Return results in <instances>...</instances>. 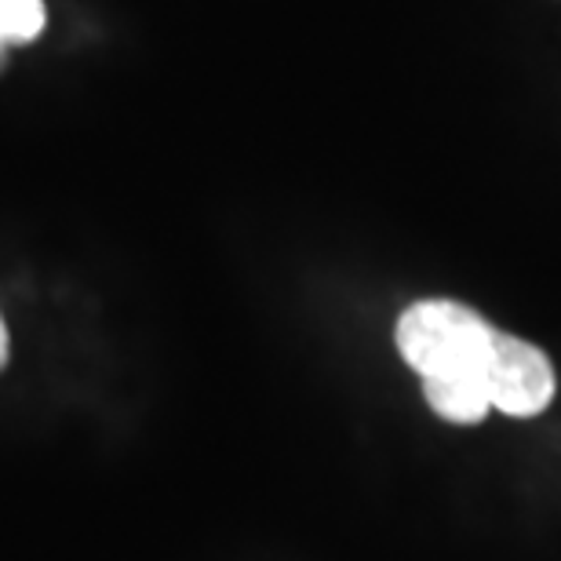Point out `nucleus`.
Here are the masks:
<instances>
[{
	"mask_svg": "<svg viewBox=\"0 0 561 561\" xmlns=\"http://www.w3.org/2000/svg\"><path fill=\"white\" fill-rule=\"evenodd\" d=\"M500 329L453 299H423L398 321V351L423 383L470 379L489 390V362ZM492 398V394H489Z\"/></svg>",
	"mask_w": 561,
	"mask_h": 561,
	"instance_id": "obj_1",
	"label": "nucleus"
},
{
	"mask_svg": "<svg viewBox=\"0 0 561 561\" xmlns=\"http://www.w3.org/2000/svg\"><path fill=\"white\" fill-rule=\"evenodd\" d=\"M489 394L492 409L503 416H536L554 398V368L540 346L500 332L496 351L489 362Z\"/></svg>",
	"mask_w": 561,
	"mask_h": 561,
	"instance_id": "obj_2",
	"label": "nucleus"
},
{
	"mask_svg": "<svg viewBox=\"0 0 561 561\" xmlns=\"http://www.w3.org/2000/svg\"><path fill=\"white\" fill-rule=\"evenodd\" d=\"M44 30V4L41 0H0V41L26 44L37 41Z\"/></svg>",
	"mask_w": 561,
	"mask_h": 561,
	"instance_id": "obj_3",
	"label": "nucleus"
},
{
	"mask_svg": "<svg viewBox=\"0 0 561 561\" xmlns=\"http://www.w3.org/2000/svg\"><path fill=\"white\" fill-rule=\"evenodd\" d=\"M8 324H4V318H0V368L8 365Z\"/></svg>",
	"mask_w": 561,
	"mask_h": 561,
	"instance_id": "obj_4",
	"label": "nucleus"
},
{
	"mask_svg": "<svg viewBox=\"0 0 561 561\" xmlns=\"http://www.w3.org/2000/svg\"><path fill=\"white\" fill-rule=\"evenodd\" d=\"M4 59H8V44L0 41V70H4Z\"/></svg>",
	"mask_w": 561,
	"mask_h": 561,
	"instance_id": "obj_5",
	"label": "nucleus"
}]
</instances>
